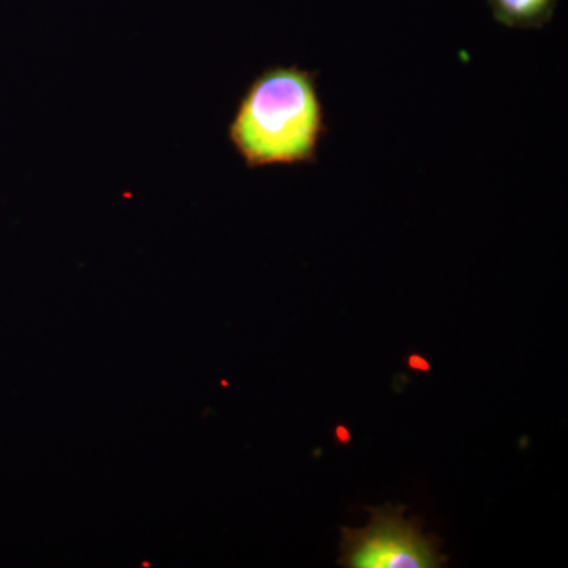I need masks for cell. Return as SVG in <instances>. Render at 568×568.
Instances as JSON below:
<instances>
[{
  "label": "cell",
  "mask_w": 568,
  "mask_h": 568,
  "mask_svg": "<svg viewBox=\"0 0 568 568\" xmlns=\"http://www.w3.org/2000/svg\"><path fill=\"white\" fill-rule=\"evenodd\" d=\"M407 366H409L410 369H414V372L420 373H428L429 369H432V366L426 362V358L420 357V355H410V357L407 358Z\"/></svg>",
  "instance_id": "obj_4"
},
{
  "label": "cell",
  "mask_w": 568,
  "mask_h": 568,
  "mask_svg": "<svg viewBox=\"0 0 568 568\" xmlns=\"http://www.w3.org/2000/svg\"><path fill=\"white\" fill-rule=\"evenodd\" d=\"M372 521L364 529L342 528V558L347 568H439L448 560L443 540L426 536L424 521L406 518V507H366Z\"/></svg>",
  "instance_id": "obj_2"
},
{
  "label": "cell",
  "mask_w": 568,
  "mask_h": 568,
  "mask_svg": "<svg viewBox=\"0 0 568 568\" xmlns=\"http://www.w3.org/2000/svg\"><path fill=\"white\" fill-rule=\"evenodd\" d=\"M493 17L510 29H540L551 21L558 0H488Z\"/></svg>",
  "instance_id": "obj_3"
},
{
  "label": "cell",
  "mask_w": 568,
  "mask_h": 568,
  "mask_svg": "<svg viewBox=\"0 0 568 568\" xmlns=\"http://www.w3.org/2000/svg\"><path fill=\"white\" fill-rule=\"evenodd\" d=\"M335 436L342 444H347L351 440L349 429L343 425L336 426Z\"/></svg>",
  "instance_id": "obj_5"
},
{
  "label": "cell",
  "mask_w": 568,
  "mask_h": 568,
  "mask_svg": "<svg viewBox=\"0 0 568 568\" xmlns=\"http://www.w3.org/2000/svg\"><path fill=\"white\" fill-rule=\"evenodd\" d=\"M327 134L316 74L297 65L261 71L239 100L227 140L248 170L316 163Z\"/></svg>",
  "instance_id": "obj_1"
}]
</instances>
